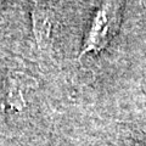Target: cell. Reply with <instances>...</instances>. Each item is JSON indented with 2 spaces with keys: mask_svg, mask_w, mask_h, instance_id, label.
<instances>
[{
  "mask_svg": "<svg viewBox=\"0 0 146 146\" xmlns=\"http://www.w3.org/2000/svg\"><path fill=\"white\" fill-rule=\"evenodd\" d=\"M34 18V32L39 45H45V42L49 40L50 31H51V18L48 11L36 10L33 12Z\"/></svg>",
  "mask_w": 146,
  "mask_h": 146,
  "instance_id": "2",
  "label": "cell"
},
{
  "mask_svg": "<svg viewBox=\"0 0 146 146\" xmlns=\"http://www.w3.org/2000/svg\"><path fill=\"white\" fill-rule=\"evenodd\" d=\"M122 0H106L96 12L82 55L90 51H100L116 35L121 22Z\"/></svg>",
  "mask_w": 146,
  "mask_h": 146,
  "instance_id": "1",
  "label": "cell"
}]
</instances>
